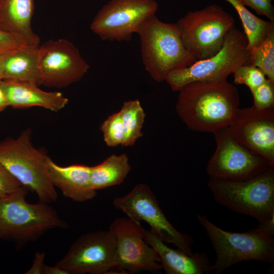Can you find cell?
I'll return each instance as SVG.
<instances>
[{"instance_id": "obj_23", "label": "cell", "mask_w": 274, "mask_h": 274, "mask_svg": "<svg viewBox=\"0 0 274 274\" xmlns=\"http://www.w3.org/2000/svg\"><path fill=\"white\" fill-rule=\"evenodd\" d=\"M119 112L124 132L121 146H132L143 136L142 130L145 121V113L138 99L124 101Z\"/></svg>"}, {"instance_id": "obj_7", "label": "cell", "mask_w": 274, "mask_h": 274, "mask_svg": "<svg viewBox=\"0 0 274 274\" xmlns=\"http://www.w3.org/2000/svg\"><path fill=\"white\" fill-rule=\"evenodd\" d=\"M250 50L244 33L234 26L227 34L220 50L207 59L169 73L165 81L174 91L195 82L227 80L239 66L248 63Z\"/></svg>"}, {"instance_id": "obj_3", "label": "cell", "mask_w": 274, "mask_h": 274, "mask_svg": "<svg viewBox=\"0 0 274 274\" xmlns=\"http://www.w3.org/2000/svg\"><path fill=\"white\" fill-rule=\"evenodd\" d=\"M137 34L145 69L157 82L164 81L171 72L197 61L184 46L176 23L162 22L155 15L142 24Z\"/></svg>"}, {"instance_id": "obj_2", "label": "cell", "mask_w": 274, "mask_h": 274, "mask_svg": "<svg viewBox=\"0 0 274 274\" xmlns=\"http://www.w3.org/2000/svg\"><path fill=\"white\" fill-rule=\"evenodd\" d=\"M29 190L22 186L0 197V240L14 243L19 250L54 229H66L67 223L49 203L26 200Z\"/></svg>"}, {"instance_id": "obj_28", "label": "cell", "mask_w": 274, "mask_h": 274, "mask_svg": "<svg viewBox=\"0 0 274 274\" xmlns=\"http://www.w3.org/2000/svg\"><path fill=\"white\" fill-rule=\"evenodd\" d=\"M22 186L21 184L0 164V197L16 191Z\"/></svg>"}, {"instance_id": "obj_25", "label": "cell", "mask_w": 274, "mask_h": 274, "mask_svg": "<svg viewBox=\"0 0 274 274\" xmlns=\"http://www.w3.org/2000/svg\"><path fill=\"white\" fill-rule=\"evenodd\" d=\"M100 129L107 146L115 147L122 145L124 132L120 112L109 116L101 124Z\"/></svg>"}, {"instance_id": "obj_10", "label": "cell", "mask_w": 274, "mask_h": 274, "mask_svg": "<svg viewBox=\"0 0 274 274\" xmlns=\"http://www.w3.org/2000/svg\"><path fill=\"white\" fill-rule=\"evenodd\" d=\"M213 133L216 149L206 168L210 179L243 180L274 166L238 142L231 133L229 126Z\"/></svg>"}, {"instance_id": "obj_12", "label": "cell", "mask_w": 274, "mask_h": 274, "mask_svg": "<svg viewBox=\"0 0 274 274\" xmlns=\"http://www.w3.org/2000/svg\"><path fill=\"white\" fill-rule=\"evenodd\" d=\"M116 246L113 233L98 230L81 235L75 239L56 265L69 274H106L115 264Z\"/></svg>"}, {"instance_id": "obj_4", "label": "cell", "mask_w": 274, "mask_h": 274, "mask_svg": "<svg viewBox=\"0 0 274 274\" xmlns=\"http://www.w3.org/2000/svg\"><path fill=\"white\" fill-rule=\"evenodd\" d=\"M216 254L210 273L220 274L238 262L255 260L273 265L274 234L258 228L244 232L225 231L212 223L206 216L197 215Z\"/></svg>"}, {"instance_id": "obj_1", "label": "cell", "mask_w": 274, "mask_h": 274, "mask_svg": "<svg viewBox=\"0 0 274 274\" xmlns=\"http://www.w3.org/2000/svg\"><path fill=\"white\" fill-rule=\"evenodd\" d=\"M178 92L177 113L194 131L213 133L229 126L239 108L238 90L227 80L192 82Z\"/></svg>"}, {"instance_id": "obj_24", "label": "cell", "mask_w": 274, "mask_h": 274, "mask_svg": "<svg viewBox=\"0 0 274 274\" xmlns=\"http://www.w3.org/2000/svg\"><path fill=\"white\" fill-rule=\"evenodd\" d=\"M248 63L261 69L274 82V25L262 42L250 50Z\"/></svg>"}, {"instance_id": "obj_9", "label": "cell", "mask_w": 274, "mask_h": 274, "mask_svg": "<svg viewBox=\"0 0 274 274\" xmlns=\"http://www.w3.org/2000/svg\"><path fill=\"white\" fill-rule=\"evenodd\" d=\"M113 205L135 222H146L150 230L165 243L172 244L188 254L193 255L192 236L179 231L172 225L147 184L139 183L125 195L115 197Z\"/></svg>"}, {"instance_id": "obj_13", "label": "cell", "mask_w": 274, "mask_h": 274, "mask_svg": "<svg viewBox=\"0 0 274 274\" xmlns=\"http://www.w3.org/2000/svg\"><path fill=\"white\" fill-rule=\"evenodd\" d=\"M109 230L115 237L116 255L113 269L120 273L147 271L159 273L162 268L155 251L144 238L141 223L127 217L117 218Z\"/></svg>"}, {"instance_id": "obj_32", "label": "cell", "mask_w": 274, "mask_h": 274, "mask_svg": "<svg viewBox=\"0 0 274 274\" xmlns=\"http://www.w3.org/2000/svg\"><path fill=\"white\" fill-rule=\"evenodd\" d=\"M42 274H69V273L56 264L54 266H49L45 264Z\"/></svg>"}, {"instance_id": "obj_22", "label": "cell", "mask_w": 274, "mask_h": 274, "mask_svg": "<svg viewBox=\"0 0 274 274\" xmlns=\"http://www.w3.org/2000/svg\"><path fill=\"white\" fill-rule=\"evenodd\" d=\"M236 11L248 41V49L257 47L266 37L274 22L263 20L256 16L243 4L241 0H225Z\"/></svg>"}, {"instance_id": "obj_33", "label": "cell", "mask_w": 274, "mask_h": 274, "mask_svg": "<svg viewBox=\"0 0 274 274\" xmlns=\"http://www.w3.org/2000/svg\"><path fill=\"white\" fill-rule=\"evenodd\" d=\"M9 105L4 87L0 82V112L3 111Z\"/></svg>"}, {"instance_id": "obj_14", "label": "cell", "mask_w": 274, "mask_h": 274, "mask_svg": "<svg viewBox=\"0 0 274 274\" xmlns=\"http://www.w3.org/2000/svg\"><path fill=\"white\" fill-rule=\"evenodd\" d=\"M39 66L41 85L58 88L80 80L89 68L78 49L65 39L39 46Z\"/></svg>"}, {"instance_id": "obj_19", "label": "cell", "mask_w": 274, "mask_h": 274, "mask_svg": "<svg viewBox=\"0 0 274 274\" xmlns=\"http://www.w3.org/2000/svg\"><path fill=\"white\" fill-rule=\"evenodd\" d=\"M9 106L15 108L40 107L53 112L64 108L68 99L59 92H47L37 84L11 80H2Z\"/></svg>"}, {"instance_id": "obj_31", "label": "cell", "mask_w": 274, "mask_h": 274, "mask_svg": "<svg viewBox=\"0 0 274 274\" xmlns=\"http://www.w3.org/2000/svg\"><path fill=\"white\" fill-rule=\"evenodd\" d=\"M45 253L44 251L36 252L31 267L24 273L25 274H42Z\"/></svg>"}, {"instance_id": "obj_16", "label": "cell", "mask_w": 274, "mask_h": 274, "mask_svg": "<svg viewBox=\"0 0 274 274\" xmlns=\"http://www.w3.org/2000/svg\"><path fill=\"white\" fill-rule=\"evenodd\" d=\"M144 238L158 254L162 269L167 274L210 273L211 264L204 252L190 255L178 248L169 247L151 230L144 229Z\"/></svg>"}, {"instance_id": "obj_30", "label": "cell", "mask_w": 274, "mask_h": 274, "mask_svg": "<svg viewBox=\"0 0 274 274\" xmlns=\"http://www.w3.org/2000/svg\"><path fill=\"white\" fill-rule=\"evenodd\" d=\"M19 41L12 35L0 30V51L6 53L22 47Z\"/></svg>"}, {"instance_id": "obj_15", "label": "cell", "mask_w": 274, "mask_h": 274, "mask_svg": "<svg viewBox=\"0 0 274 274\" xmlns=\"http://www.w3.org/2000/svg\"><path fill=\"white\" fill-rule=\"evenodd\" d=\"M229 127L238 142L274 165V108H238Z\"/></svg>"}, {"instance_id": "obj_27", "label": "cell", "mask_w": 274, "mask_h": 274, "mask_svg": "<svg viewBox=\"0 0 274 274\" xmlns=\"http://www.w3.org/2000/svg\"><path fill=\"white\" fill-rule=\"evenodd\" d=\"M251 93L254 107L259 109L274 108V82L266 79Z\"/></svg>"}, {"instance_id": "obj_21", "label": "cell", "mask_w": 274, "mask_h": 274, "mask_svg": "<svg viewBox=\"0 0 274 274\" xmlns=\"http://www.w3.org/2000/svg\"><path fill=\"white\" fill-rule=\"evenodd\" d=\"M130 170L131 165L126 154H112L100 163L91 166V187L97 191L120 185Z\"/></svg>"}, {"instance_id": "obj_29", "label": "cell", "mask_w": 274, "mask_h": 274, "mask_svg": "<svg viewBox=\"0 0 274 274\" xmlns=\"http://www.w3.org/2000/svg\"><path fill=\"white\" fill-rule=\"evenodd\" d=\"M244 5L255 11L257 14L266 16L274 22V9L271 0H241Z\"/></svg>"}, {"instance_id": "obj_6", "label": "cell", "mask_w": 274, "mask_h": 274, "mask_svg": "<svg viewBox=\"0 0 274 274\" xmlns=\"http://www.w3.org/2000/svg\"><path fill=\"white\" fill-rule=\"evenodd\" d=\"M208 186L214 200L259 223L274 219V166L243 180L211 179Z\"/></svg>"}, {"instance_id": "obj_17", "label": "cell", "mask_w": 274, "mask_h": 274, "mask_svg": "<svg viewBox=\"0 0 274 274\" xmlns=\"http://www.w3.org/2000/svg\"><path fill=\"white\" fill-rule=\"evenodd\" d=\"M47 164L51 181L62 195L72 200L83 202L94 198L97 191L91 186V166L72 164L62 166L49 156Z\"/></svg>"}, {"instance_id": "obj_20", "label": "cell", "mask_w": 274, "mask_h": 274, "mask_svg": "<svg viewBox=\"0 0 274 274\" xmlns=\"http://www.w3.org/2000/svg\"><path fill=\"white\" fill-rule=\"evenodd\" d=\"M39 48L22 47L4 53L2 80L41 85Z\"/></svg>"}, {"instance_id": "obj_34", "label": "cell", "mask_w": 274, "mask_h": 274, "mask_svg": "<svg viewBox=\"0 0 274 274\" xmlns=\"http://www.w3.org/2000/svg\"><path fill=\"white\" fill-rule=\"evenodd\" d=\"M4 53L0 51V82L2 80Z\"/></svg>"}, {"instance_id": "obj_8", "label": "cell", "mask_w": 274, "mask_h": 274, "mask_svg": "<svg viewBox=\"0 0 274 274\" xmlns=\"http://www.w3.org/2000/svg\"><path fill=\"white\" fill-rule=\"evenodd\" d=\"M176 23L184 46L196 60H200L220 50L227 34L234 26V19L220 5L211 4L188 12Z\"/></svg>"}, {"instance_id": "obj_11", "label": "cell", "mask_w": 274, "mask_h": 274, "mask_svg": "<svg viewBox=\"0 0 274 274\" xmlns=\"http://www.w3.org/2000/svg\"><path fill=\"white\" fill-rule=\"evenodd\" d=\"M158 9L155 0H110L98 11L90 28L104 41H129Z\"/></svg>"}, {"instance_id": "obj_5", "label": "cell", "mask_w": 274, "mask_h": 274, "mask_svg": "<svg viewBox=\"0 0 274 274\" xmlns=\"http://www.w3.org/2000/svg\"><path fill=\"white\" fill-rule=\"evenodd\" d=\"M30 129L16 138L0 141V164L39 200L56 202L58 194L53 185L47 164L48 156L33 146Z\"/></svg>"}, {"instance_id": "obj_18", "label": "cell", "mask_w": 274, "mask_h": 274, "mask_svg": "<svg viewBox=\"0 0 274 274\" xmlns=\"http://www.w3.org/2000/svg\"><path fill=\"white\" fill-rule=\"evenodd\" d=\"M35 0H0V30L14 36L23 47H38L40 39L31 27Z\"/></svg>"}, {"instance_id": "obj_26", "label": "cell", "mask_w": 274, "mask_h": 274, "mask_svg": "<svg viewBox=\"0 0 274 274\" xmlns=\"http://www.w3.org/2000/svg\"><path fill=\"white\" fill-rule=\"evenodd\" d=\"M234 83L244 84L251 92L267 79L264 72L258 67L249 63L242 65L233 72Z\"/></svg>"}]
</instances>
